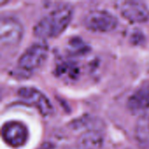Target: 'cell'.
Wrapping results in <instances>:
<instances>
[{
    "label": "cell",
    "mask_w": 149,
    "mask_h": 149,
    "mask_svg": "<svg viewBox=\"0 0 149 149\" xmlns=\"http://www.w3.org/2000/svg\"><path fill=\"white\" fill-rule=\"evenodd\" d=\"M72 17V6L68 4L59 6L38 21L33 27V34L40 39L56 38L65 31Z\"/></svg>",
    "instance_id": "obj_1"
},
{
    "label": "cell",
    "mask_w": 149,
    "mask_h": 149,
    "mask_svg": "<svg viewBox=\"0 0 149 149\" xmlns=\"http://www.w3.org/2000/svg\"><path fill=\"white\" fill-rule=\"evenodd\" d=\"M49 47L44 42L31 45L17 60V68L22 75H30L38 70L45 62Z\"/></svg>",
    "instance_id": "obj_2"
},
{
    "label": "cell",
    "mask_w": 149,
    "mask_h": 149,
    "mask_svg": "<svg viewBox=\"0 0 149 149\" xmlns=\"http://www.w3.org/2000/svg\"><path fill=\"white\" fill-rule=\"evenodd\" d=\"M24 36V26L15 17L3 16L0 20V43L2 49L17 47Z\"/></svg>",
    "instance_id": "obj_3"
},
{
    "label": "cell",
    "mask_w": 149,
    "mask_h": 149,
    "mask_svg": "<svg viewBox=\"0 0 149 149\" xmlns=\"http://www.w3.org/2000/svg\"><path fill=\"white\" fill-rule=\"evenodd\" d=\"M2 139L6 145L13 148L24 147L30 136L27 126L19 120H8L1 128Z\"/></svg>",
    "instance_id": "obj_4"
},
{
    "label": "cell",
    "mask_w": 149,
    "mask_h": 149,
    "mask_svg": "<svg viewBox=\"0 0 149 149\" xmlns=\"http://www.w3.org/2000/svg\"><path fill=\"white\" fill-rule=\"evenodd\" d=\"M85 27L93 32H109L118 25L117 17L104 10H94L88 12L83 21Z\"/></svg>",
    "instance_id": "obj_5"
},
{
    "label": "cell",
    "mask_w": 149,
    "mask_h": 149,
    "mask_svg": "<svg viewBox=\"0 0 149 149\" xmlns=\"http://www.w3.org/2000/svg\"><path fill=\"white\" fill-rule=\"evenodd\" d=\"M18 97L28 105L34 107L43 116L53 113V106L48 97L35 87L23 86L17 90Z\"/></svg>",
    "instance_id": "obj_6"
},
{
    "label": "cell",
    "mask_w": 149,
    "mask_h": 149,
    "mask_svg": "<svg viewBox=\"0 0 149 149\" xmlns=\"http://www.w3.org/2000/svg\"><path fill=\"white\" fill-rule=\"evenodd\" d=\"M120 15L131 23H145L149 20V7L141 1H124L118 7Z\"/></svg>",
    "instance_id": "obj_7"
},
{
    "label": "cell",
    "mask_w": 149,
    "mask_h": 149,
    "mask_svg": "<svg viewBox=\"0 0 149 149\" xmlns=\"http://www.w3.org/2000/svg\"><path fill=\"white\" fill-rule=\"evenodd\" d=\"M127 107L132 113H141L149 109V83L139 87L127 100Z\"/></svg>",
    "instance_id": "obj_8"
},
{
    "label": "cell",
    "mask_w": 149,
    "mask_h": 149,
    "mask_svg": "<svg viewBox=\"0 0 149 149\" xmlns=\"http://www.w3.org/2000/svg\"><path fill=\"white\" fill-rule=\"evenodd\" d=\"M104 135L98 129H89L82 133L76 142V149H102Z\"/></svg>",
    "instance_id": "obj_9"
},
{
    "label": "cell",
    "mask_w": 149,
    "mask_h": 149,
    "mask_svg": "<svg viewBox=\"0 0 149 149\" xmlns=\"http://www.w3.org/2000/svg\"><path fill=\"white\" fill-rule=\"evenodd\" d=\"M68 49L70 52H72L74 54H79L84 53L87 50V47L82 39H80L79 38H73L69 41Z\"/></svg>",
    "instance_id": "obj_10"
},
{
    "label": "cell",
    "mask_w": 149,
    "mask_h": 149,
    "mask_svg": "<svg viewBox=\"0 0 149 149\" xmlns=\"http://www.w3.org/2000/svg\"><path fill=\"white\" fill-rule=\"evenodd\" d=\"M148 129H149V117H148Z\"/></svg>",
    "instance_id": "obj_11"
},
{
    "label": "cell",
    "mask_w": 149,
    "mask_h": 149,
    "mask_svg": "<svg viewBox=\"0 0 149 149\" xmlns=\"http://www.w3.org/2000/svg\"><path fill=\"white\" fill-rule=\"evenodd\" d=\"M68 149H76V148H70Z\"/></svg>",
    "instance_id": "obj_12"
}]
</instances>
